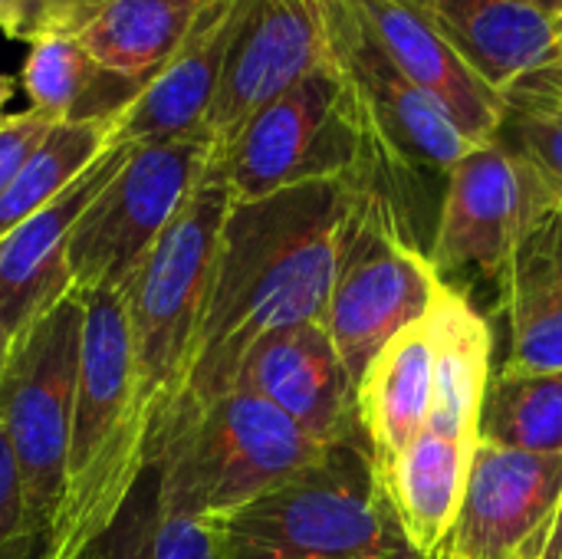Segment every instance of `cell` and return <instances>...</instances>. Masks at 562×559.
Segmentation results:
<instances>
[{
  "label": "cell",
  "instance_id": "52a82bcc",
  "mask_svg": "<svg viewBox=\"0 0 562 559\" xmlns=\"http://www.w3.org/2000/svg\"><path fill=\"white\" fill-rule=\"evenodd\" d=\"M375 145V125L329 56L267 102L214 152L234 201H257L296 185L352 178Z\"/></svg>",
  "mask_w": 562,
  "mask_h": 559
},
{
  "label": "cell",
  "instance_id": "6da1fadb",
  "mask_svg": "<svg viewBox=\"0 0 562 559\" xmlns=\"http://www.w3.org/2000/svg\"><path fill=\"white\" fill-rule=\"evenodd\" d=\"M349 204L352 178L310 181L231 204L184 385L161 438L181 418L227 395L260 339L323 320Z\"/></svg>",
  "mask_w": 562,
  "mask_h": 559
},
{
  "label": "cell",
  "instance_id": "836d02e7",
  "mask_svg": "<svg viewBox=\"0 0 562 559\" xmlns=\"http://www.w3.org/2000/svg\"><path fill=\"white\" fill-rule=\"evenodd\" d=\"M530 7H537L550 23H553V30H557V20L562 16V0H527Z\"/></svg>",
  "mask_w": 562,
  "mask_h": 559
},
{
  "label": "cell",
  "instance_id": "d590c367",
  "mask_svg": "<svg viewBox=\"0 0 562 559\" xmlns=\"http://www.w3.org/2000/svg\"><path fill=\"white\" fill-rule=\"evenodd\" d=\"M10 339H13V336H10V333H7V329L0 326V376H3V362H7V353H10Z\"/></svg>",
  "mask_w": 562,
  "mask_h": 559
},
{
  "label": "cell",
  "instance_id": "8992f818",
  "mask_svg": "<svg viewBox=\"0 0 562 559\" xmlns=\"http://www.w3.org/2000/svg\"><path fill=\"white\" fill-rule=\"evenodd\" d=\"M323 448L273 405L234 389L161 438L151 461L158 501L178 517L224 521L306 468Z\"/></svg>",
  "mask_w": 562,
  "mask_h": 559
},
{
  "label": "cell",
  "instance_id": "5b68a950",
  "mask_svg": "<svg viewBox=\"0 0 562 559\" xmlns=\"http://www.w3.org/2000/svg\"><path fill=\"white\" fill-rule=\"evenodd\" d=\"M82 362L66 451V484L43 559H82L122 514L148 461L138 445L122 293L82 297Z\"/></svg>",
  "mask_w": 562,
  "mask_h": 559
},
{
  "label": "cell",
  "instance_id": "74e56055",
  "mask_svg": "<svg viewBox=\"0 0 562 559\" xmlns=\"http://www.w3.org/2000/svg\"><path fill=\"white\" fill-rule=\"evenodd\" d=\"M431 559H451V557H448V547H445V550H441L438 557H431Z\"/></svg>",
  "mask_w": 562,
  "mask_h": 559
},
{
  "label": "cell",
  "instance_id": "8fae6325",
  "mask_svg": "<svg viewBox=\"0 0 562 559\" xmlns=\"http://www.w3.org/2000/svg\"><path fill=\"white\" fill-rule=\"evenodd\" d=\"M319 13L329 56L366 105L389 152L408 171L425 168L448 178V171L474 148L451 112L392 63V56L362 20L356 0H319Z\"/></svg>",
  "mask_w": 562,
  "mask_h": 559
},
{
  "label": "cell",
  "instance_id": "603a6c76",
  "mask_svg": "<svg viewBox=\"0 0 562 559\" xmlns=\"http://www.w3.org/2000/svg\"><path fill=\"white\" fill-rule=\"evenodd\" d=\"M217 0H102L76 30L105 69L148 86L191 40Z\"/></svg>",
  "mask_w": 562,
  "mask_h": 559
},
{
  "label": "cell",
  "instance_id": "9a60e30c",
  "mask_svg": "<svg viewBox=\"0 0 562 559\" xmlns=\"http://www.w3.org/2000/svg\"><path fill=\"white\" fill-rule=\"evenodd\" d=\"M132 145L112 142L59 198L0 241V326L16 336L40 313L72 293L66 247L76 221L122 168Z\"/></svg>",
  "mask_w": 562,
  "mask_h": 559
},
{
  "label": "cell",
  "instance_id": "9c48e42d",
  "mask_svg": "<svg viewBox=\"0 0 562 559\" xmlns=\"http://www.w3.org/2000/svg\"><path fill=\"white\" fill-rule=\"evenodd\" d=\"M560 198L543 171L501 135L474 145L445 178L428 260L438 280L458 293L491 280L507 300V273L520 241L553 211Z\"/></svg>",
  "mask_w": 562,
  "mask_h": 559
},
{
  "label": "cell",
  "instance_id": "7a4b0ae2",
  "mask_svg": "<svg viewBox=\"0 0 562 559\" xmlns=\"http://www.w3.org/2000/svg\"><path fill=\"white\" fill-rule=\"evenodd\" d=\"M221 559H422L382 484L366 432L214 521Z\"/></svg>",
  "mask_w": 562,
  "mask_h": 559
},
{
  "label": "cell",
  "instance_id": "3957f363",
  "mask_svg": "<svg viewBox=\"0 0 562 559\" xmlns=\"http://www.w3.org/2000/svg\"><path fill=\"white\" fill-rule=\"evenodd\" d=\"M231 204L227 178L211 155L204 178L122 290L135 428L148 468L184 385Z\"/></svg>",
  "mask_w": 562,
  "mask_h": 559
},
{
  "label": "cell",
  "instance_id": "7402d4cb",
  "mask_svg": "<svg viewBox=\"0 0 562 559\" xmlns=\"http://www.w3.org/2000/svg\"><path fill=\"white\" fill-rule=\"evenodd\" d=\"M504 313L510 353L501 372H562V208L520 241Z\"/></svg>",
  "mask_w": 562,
  "mask_h": 559
},
{
  "label": "cell",
  "instance_id": "4fadbf2b",
  "mask_svg": "<svg viewBox=\"0 0 562 559\" xmlns=\"http://www.w3.org/2000/svg\"><path fill=\"white\" fill-rule=\"evenodd\" d=\"M326 59L319 0H250L207 115L214 152L227 148L250 115Z\"/></svg>",
  "mask_w": 562,
  "mask_h": 559
},
{
  "label": "cell",
  "instance_id": "ba28073f",
  "mask_svg": "<svg viewBox=\"0 0 562 559\" xmlns=\"http://www.w3.org/2000/svg\"><path fill=\"white\" fill-rule=\"evenodd\" d=\"M82 323V297H63L10 339L0 376V432L20 474L26 514L43 537L56 517L66 484Z\"/></svg>",
  "mask_w": 562,
  "mask_h": 559
},
{
  "label": "cell",
  "instance_id": "4316f807",
  "mask_svg": "<svg viewBox=\"0 0 562 559\" xmlns=\"http://www.w3.org/2000/svg\"><path fill=\"white\" fill-rule=\"evenodd\" d=\"M477 438L510 451L562 455V372H497Z\"/></svg>",
  "mask_w": 562,
  "mask_h": 559
},
{
  "label": "cell",
  "instance_id": "e0dca14e",
  "mask_svg": "<svg viewBox=\"0 0 562 559\" xmlns=\"http://www.w3.org/2000/svg\"><path fill=\"white\" fill-rule=\"evenodd\" d=\"M356 7L392 63L418 89L435 96L474 145L501 135L507 115L501 92L461 59L415 0H356Z\"/></svg>",
  "mask_w": 562,
  "mask_h": 559
},
{
  "label": "cell",
  "instance_id": "7c38bea8",
  "mask_svg": "<svg viewBox=\"0 0 562 559\" xmlns=\"http://www.w3.org/2000/svg\"><path fill=\"white\" fill-rule=\"evenodd\" d=\"M562 514V455L477 445L451 559H547Z\"/></svg>",
  "mask_w": 562,
  "mask_h": 559
},
{
  "label": "cell",
  "instance_id": "ffe728a7",
  "mask_svg": "<svg viewBox=\"0 0 562 559\" xmlns=\"http://www.w3.org/2000/svg\"><path fill=\"white\" fill-rule=\"evenodd\" d=\"M435 389L431 329L422 316L366 366L356 382V412L379 471L428 432Z\"/></svg>",
  "mask_w": 562,
  "mask_h": 559
},
{
  "label": "cell",
  "instance_id": "277c9868",
  "mask_svg": "<svg viewBox=\"0 0 562 559\" xmlns=\"http://www.w3.org/2000/svg\"><path fill=\"white\" fill-rule=\"evenodd\" d=\"M405 171L375 132L366 165L352 175V204L323 323L356 382L389 339L428 313L441 283L408 221Z\"/></svg>",
  "mask_w": 562,
  "mask_h": 559
},
{
  "label": "cell",
  "instance_id": "ac0fdd59",
  "mask_svg": "<svg viewBox=\"0 0 562 559\" xmlns=\"http://www.w3.org/2000/svg\"><path fill=\"white\" fill-rule=\"evenodd\" d=\"M461 59L501 99L524 82L560 76L553 23L527 0H415Z\"/></svg>",
  "mask_w": 562,
  "mask_h": 559
},
{
  "label": "cell",
  "instance_id": "d6986e66",
  "mask_svg": "<svg viewBox=\"0 0 562 559\" xmlns=\"http://www.w3.org/2000/svg\"><path fill=\"white\" fill-rule=\"evenodd\" d=\"M431 329L435 389L428 428L448 438L481 445V409L491 372V326L487 316L458 290L438 283V293L425 313Z\"/></svg>",
  "mask_w": 562,
  "mask_h": 559
},
{
  "label": "cell",
  "instance_id": "cb8c5ba5",
  "mask_svg": "<svg viewBox=\"0 0 562 559\" xmlns=\"http://www.w3.org/2000/svg\"><path fill=\"white\" fill-rule=\"evenodd\" d=\"M20 82L30 109L49 122H109L142 96V82L119 76L92 59L76 33H53L30 46Z\"/></svg>",
  "mask_w": 562,
  "mask_h": 559
},
{
  "label": "cell",
  "instance_id": "f546056e",
  "mask_svg": "<svg viewBox=\"0 0 562 559\" xmlns=\"http://www.w3.org/2000/svg\"><path fill=\"white\" fill-rule=\"evenodd\" d=\"M0 33L20 43H36L53 33H66L59 0H0Z\"/></svg>",
  "mask_w": 562,
  "mask_h": 559
},
{
  "label": "cell",
  "instance_id": "1f68e13d",
  "mask_svg": "<svg viewBox=\"0 0 562 559\" xmlns=\"http://www.w3.org/2000/svg\"><path fill=\"white\" fill-rule=\"evenodd\" d=\"M102 0H59V7H63V23H66V33H76L89 16H92V10L99 7Z\"/></svg>",
  "mask_w": 562,
  "mask_h": 559
},
{
  "label": "cell",
  "instance_id": "5bb4252c",
  "mask_svg": "<svg viewBox=\"0 0 562 559\" xmlns=\"http://www.w3.org/2000/svg\"><path fill=\"white\" fill-rule=\"evenodd\" d=\"M234 389L263 399L319 445H333L362 428L356 379L323 320L296 323L260 339L247 353Z\"/></svg>",
  "mask_w": 562,
  "mask_h": 559
},
{
  "label": "cell",
  "instance_id": "4dcf8cb0",
  "mask_svg": "<svg viewBox=\"0 0 562 559\" xmlns=\"http://www.w3.org/2000/svg\"><path fill=\"white\" fill-rule=\"evenodd\" d=\"M49 125H56V122H49L36 109L16 112L0 125V191L10 185L16 168L26 161V155L40 145V138L49 132Z\"/></svg>",
  "mask_w": 562,
  "mask_h": 559
},
{
  "label": "cell",
  "instance_id": "30bf717a",
  "mask_svg": "<svg viewBox=\"0 0 562 559\" xmlns=\"http://www.w3.org/2000/svg\"><path fill=\"white\" fill-rule=\"evenodd\" d=\"M214 155L211 138L132 145L69 234L66 267L76 297L122 293L171 227Z\"/></svg>",
  "mask_w": 562,
  "mask_h": 559
},
{
  "label": "cell",
  "instance_id": "44dd1931",
  "mask_svg": "<svg viewBox=\"0 0 562 559\" xmlns=\"http://www.w3.org/2000/svg\"><path fill=\"white\" fill-rule=\"evenodd\" d=\"M474 451L477 445L428 428L379 471L402 530L422 559L438 557L451 544Z\"/></svg>",
  "mask_w": 562,
  "mask_h": 559
},
{
  "label": "cell",
  "instance_id": "d4e9b609",
  "mask_svg": "<svg viewBox=\"0 0 562 559\" xmlns=\"http://www.w3.org/2000/svg\"><path fill=\"white\" fill-rule=\"evenodd\" d=\"M112 145L109 122H56L40 145L16 168L10 185L0 191V241L59 198L105 148Z\"/></svg>",
  "mask_w": 562,
  "mask_h": 559
},
{
  "label": "cell",
  "instance_id": "484cf974",
  "mask_svg": "<svg viewBox=\"0 0 562 559\" xmlns=\"http://www.w3.org/2000/svg\"><path fill=\"white\" fill-rule=\"evenodd\" d=\"M82 559H221L214 521L168 514L148 468L128 494L122 514Z\"/></svg>",
  "mask_w": 562,
  "mask_h": 559
},
{
  "label": "cell",
  "instance_id": "f1b7e54d",
  "mask_svg": "<svg viewBox=\"0 0 562 559\" xmlns=\"http://www.w3.org/2000/svg\"><path fill=\"white\" fill-rule=\"evenodd\" d=\"M43 550V534L33 527L20 474L10 455V445L0 432V559H33Z\"/></svg>",
  "mask_w": 562,
  "mask_h": 559
},
{
  "label": "cell",
  "instance_id": "d6a6232c",
  "mask_svg": "<svg viewBox=\"0 0 562 559\" xmlns=\"http://www.w3.org/2000/svg\"><path fill=\"white\" fill-rule=\"evenodd\" d=\"M13 92H16V79L13 76H0V125L10 119L7 115V102L13 99Z\"/></svg>",
  "mask_w": 562,
  "mask_h": 559
},
{
  "label": "cell",
  "instance_id": "e575fe53",
  "mask_svg": "<svg viewBox=\"0 0 562 559\" xmlns=\"http://www.w3.org/2000/svg\"><path fill=\"white\" fill-rule=\"evenodd\" d=\"M547 559H562V514H560V524H557V534H553V540H550Z\"/></svg>",
  "mask_w": 562,
  "mask_h": 559
},
{
  "label": "cell",
  "instance_id": "2e32d148",
  "mask_svg": "<svg viewBox=\"0 0 562 559\" xmlns=\"http://www.w3.org/2000/svg\"><path fill=\"white\" fill-rule=\"evenodd\" d=\"M250 0H217L184 49L142 89V96L112 125V142L148 145L178 138H207V115L221 89L227 53L247 16Z\"/></svg>",
  "mask_w": 562,
  "mask_h": 559
},
{
  "label": "cell",
  "instance_id": "83f0119b",
  "mask_svg": "<svg viewBox=\"0 0 562 559\" xmlns=\"http://www.w3.org/2000/svg\"><path fill=\"white\" fill-rule=\"evenodd\" d=\"M501 138L520 148L550 181L562 204V76L533 79L504 96Z\"/></svg>",
  "mask_w": 562,
  "mask_h": 559
},
{
  "label": "cell",
  "instance_id": "8d00e7d4",
  "mask_svg": "<svg viewBox=\"0 0 562 559\" xmlns=\"http://www.w3.org/2000/svg\"><path fill=\"white\" fill-rule=\"evenodd\" d=\"M557 43H560V53H562V16L557 20Z\"/></svg>",
  "mask_w": 562,
  "mask_h": 559
},
{
  "label": "cell",
  "instance_id": "f35d334b",
  "mask_svg": "<svg viewBox=\"0 0 562 559\" xmlns=\"http://www.w3.org/2000/svg\"><path fill=\"white\" fill-rule=\"evenodd\" d=\"M33 559H43V550H40V554H36V557H33Z\"/></svg>",
  "mask_w": 562,
  "mask_h": 559
}]
</instances>
